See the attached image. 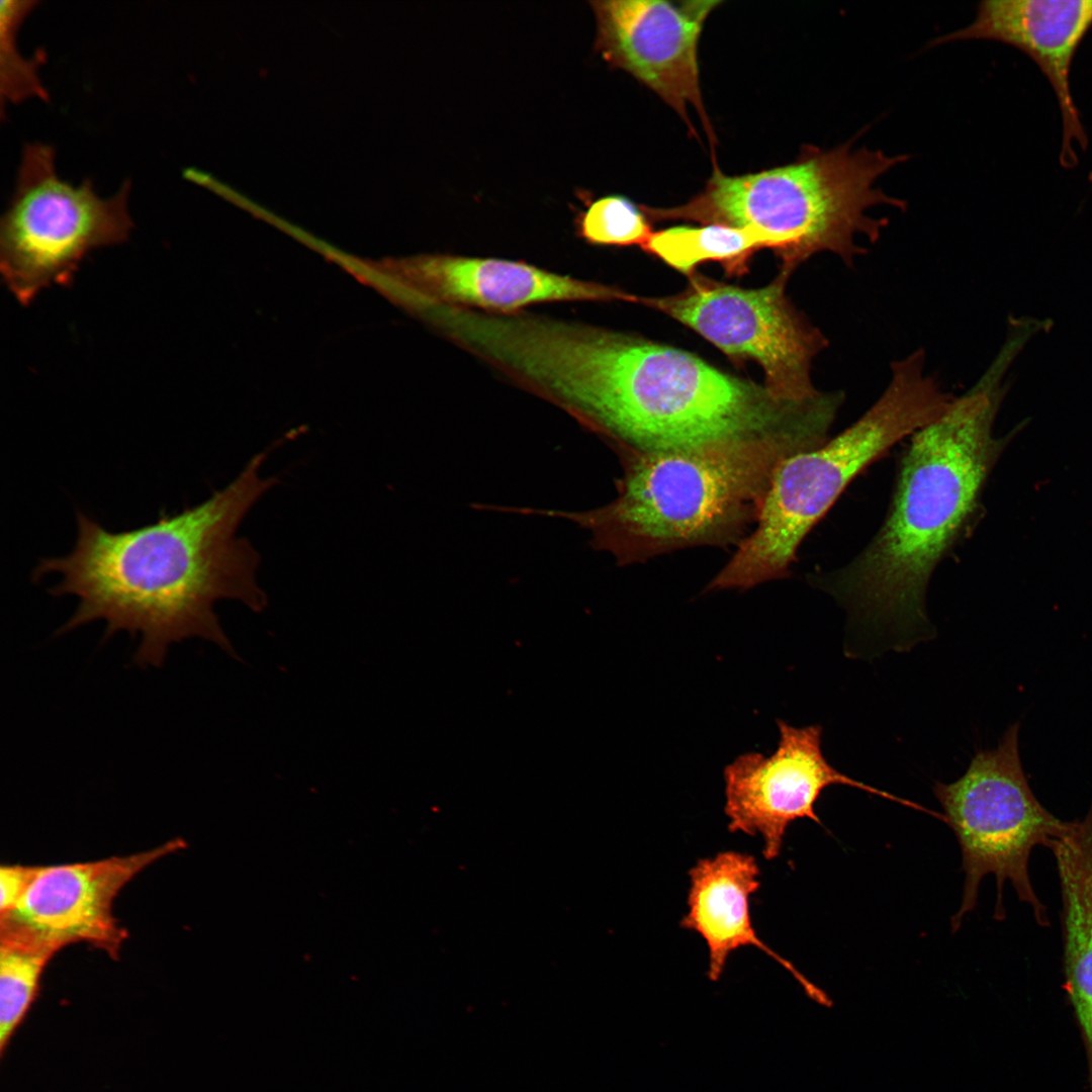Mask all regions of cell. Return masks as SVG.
<instances>
[{
  "instance_id": "cell-2",
  "label": "cell",
  "mask_w": 1092,
  "mask_h": 1092,
  "mask_svg": "<svg viewBox=\"0 0 1092 1092\" xmlns=\"http://www.w3.org/2000/svg\"><path fill=\"white\" fill-rule=\"evenodd\" d=\"M274 443L257 453L223 488L181 511L160 513L157 521L110 531L81 511L72 550L39 560L34 582L57 574L55 597L73 596L77 607L58 633L105 623V637L126 632L138 637L133 663L160 666L170 647L190 638L208 640L234 654L214 611L233 600L254 612L267 607L257 580L260 555L237 535L254 505L278 482L261 468Z\"/></svg>"
},
{
  "instance_id": "cell-7",
  "label": "cell",
  "mask_w": 1092,
  "mask_h": 1092,
  "mask_svg": "<svg viewBox=\"0 0 1092 1092\" xmlns=\"http://www.w3.org/2000/svg\"><path fill=\"white\" fill-rule=\"evenodd\" d=\"M1019 731L1020 722L1011 724L997 747L978 751L959 780L933 787L944 822L959 841L965 872L952 932L976 907L981 882L988 875L996 879V920L1006 917L1003 893L1009 881L1018 899L1031 908L1035 922L1050 925L1046 907L1031 885L1030 853L1036 845L1051 848L1070 831L1073 821L1057 818L1034 796L1020 759Z\"/></svg>"
},
{
  "instance_id": "cell-18",
  "label": "cell",
  "mask_w": 1092,
  "mask_h": 1092,
  "mask_svg": "<svg viewBox=\"0 0 1092 1092\" xmlns=\"http://www.w3.org/2000/svg\"><path fill=\"white\" fill-rule=\"evenodd\" d=\"M57 952L55 948L35 940L0 932L1 1055L34 1002L41 975Z\"/></svg>"
},
{
  "instance_id": "cell-8",
  "label": "cell",
  "mask_w": 1092,
  "mask_h": 1092,
  "mask_svg": "<svg viewBox=\"0 0 1092 1092\" xmlns=\"http://www.w3.org/2000/svg\"><path fill=\"white\" fill-rule=\"evenodd\" d=\"M130 181L100 197L90 179L74 185L61 179L55 150L42 143L23 147L14 192L0 220L2 282L22 305L46 288L69 286L94 250L128 240Z\"/></svg>"
},
{
  "instance_id": "cell-15",
  "label": "cell",
  "mask_w": 1092,
  "mask_h": 1092,
  "mask_svg": "<svg viewBox=\"0 0 1092 1092\" xmlns=\"http://www.w3.org/2000/svg\"><path fill=\"white\" fill-rule=\"evenodd\" d=\"M759 874L754 856L739 851L727 850L699 859L689 871L688 912L680 927L699 933L706 941L710 980L720 979L733 951L753 946L790 972L811 999L829 1006V997L754 930L749 901L760 886Z\"/></svg>"
},
{
  "instance_id": "cell-6",
  "label": "cell",
  "mask_w": 1092,
  "mask_h": 1092,
  "mask_svg": "<svg viewBox=\"0 0 1092 1092\" xmlns=\"http://www.w3.org/2000/svg\"><path fill=\"white\" fill-rule=\"evenodd\" d=\"M952 397L926 374L923 350L893 362L886 389L858 420L778 465L752 531L707 589H748L786 577L805 537L849 483L897 443L937 420Z\"/></svg>"
},
{
  "instance_id": "cell-5",
  "label": "cell",
  "mask_w": 1092,
  "mask_h": 1092,
  "mask_svg": "<svg viewBox=\"0 0 1092 1092\" xmlns=\"http://www.w3.org/2000/svg\"><path fill=\"white\" fill-rule=\"evenodd\" d=\"M853 141L830 150L804 146L791 164L757 173L728 176L714 166L704 190L669 208L640 205L648 219H686L748 230L760 236L792 274L813 255L829 252L847 266L877 242L888 225L869 209L906 202L875 187L880 176L907 155L852 149Z\"/></svg>"
},
{
  "instance_id": "cell-17",
  "label": "cell",
  "mask_w": 1092,
  "mask_h": 1092,
  "mask_svg": "<svg viewBox=\"0 0 1092 1092\" xmlns=\"http://www.w3.org/2000/svg\"><path fill=\"white\" fill-rule=\"evenodd\" d=\"M764 248L766 242L753 232L710 223L655 232L642 250L690 277L709 261L720 263L729 276L744 275L751 257Z\"/></svg>"
},
{
  "instance_id": "cell-13",
  "label": "cell",
  "mask_w": 1092,
  "mask_h": 1092,
  "mask_svg": "<svg viewBox=\"0 0 1092 1092\" xmlns=\"http://www.w3.org/2000/svg\"><path fill=\"white\" fill-rule=\"evenodd\" d=\"M404 299L510 313L546 302H635L617 286L541 268L524 260L426 254L392 267Z\"/></svg>"
},
{
  "instance_id": "cell-21",
  "label": "cell",
  "mask_w": 1092,
  "mask_h": 1092,
  "mask_svg": "<svg viewBox=\"0 0 1092 1092\" xmlns=\"http://www.w3.org/2000/svg\"><path fill=\"white\" fill-rule=\"evenodd\" d=\"M38 869L39 866H1L0 916L9 913L17 905L35 877Z\"/></svg>"
},
{
  "instance_id": "cell-20",
  "label": "cell",
  "mask_w": 1092,
  "mask_h": 1092,
  "mask_svg": "<svg viewBox=\"0 0 1092 1092\" xmlns=\"http://www.w3.org/2000/svg\"><path fill=\"white\" fill-rule=\"evenodd\" d=\"M574 226L575 235L594 246L642 248L653 234L641 207L621 195L586 201L575 215Z\"/></svg>"
},
{
  "instance_id": "cell-3",
  "label": "cell",
  "mask_w": 1092,
  "mask_h": 1092,
  "mask_svg": "<svg viewBox=\"0 0 1092 1092\" xmlns=\"http://www.w3.org/2000/svg\"><path fill=\"white\" fill-rule=\"evenodd\" d=\"M1010 364L997 356L937 420L911 436L878 532L849 562L816 576L856 620L903 636L929 628L931 576L979 517L988 478L1021 429L993 435Z\"/></svg>"
},
{
  "instance_id": "cell-1",
  "label": "cell",
  "mask_w": 1092,
  "mask_h": 1092,
  "mask_svg": "<svg viewBox=\"0 0 1092 1092\" xmlns=\"http://www.w3.org/2000/svg\"><path fill=\"white\" fill-rule=\"evenodd\" d=\"M492 363L620 451L790 434L824 443L843 403L837 391L807 401L783 399L686 350L527 310L500 324Z\"/></svg>"
},
{
  "instance_id": "cell-19",
  "label": "cell",
  "mask_w": 1092,
  "mask_h": 1092,
  "mask_svg": "<svg viewBox=\"0 0 1092 1092\" xmlns=\"http://www.w3.org/2000/svg\"><path fill=\"white\" fill-rule=\"evenodd\" d=\"M38 1L2 0L0 2V91L5 102L18 103L27 98L48 100L49 94L38 76L44 60L42 50L26 59L18 51L17 33L22 21Z\"/></svg>"
},
{
  "instance_id": "cell-9",
  "label": "cell",
  "mask_w": 1092,
  "mask_h": 1092,
  "mask_svg": "<svg viewBox=\"0 0 1092 1092\" xmlns=\"http://www.w3.org/2000/svg\"><path fill=\"white\" fill-rule=\"evenodd\" d=\"M790 276L780 270L765 286L742 288L694 273L680 292L639 296L638 303L686 325L730 359L757 363L778 397L807 401L822 393L811 367L828 340L787 296Z\"/></svg>"
},
{
  "instance_id": "cell-12",
  "label": "cell",
  "mask_w": 1092,
  "mask_h": 1092,
  "mask_svg": "<svg viewBox=\"0 0 1092 1092\" xmlns=\"http://www.w3.org/2000/svg\"><path fill=\"white\" fill-rule=\"evenodd\" d=\"M186 846L175 838L149 850L39 869L17 905L0 916V931L60 950L86 942L116 959L127 937L113 914L121 889L156 860Z\"/></svg>"
},
{
  "instance_id": "cell-4",
  "label": "cell",
  "mask_w": 1092,
  "mask_h": 1092,
  "mask_svg": "<svg viewBox=\"0 0 1092 1092\" xmlns=\"http://www.w3.org/2000/svg\"><path fill=\"white\" fill-rule=\"evenodd\" d=\"M777 435L665 451H620L614 500L567 514L619 564L698 546L738 545L760 513L771 476L786 458L817 448Z\"/></svg>"
},
{
  "instance_id": "cell-16",
  "label": "cell",
  "mask_w": 1092,
  "mask_h": 1092,
  "mask_svg": "<svg viewBox=\"0 0 1092 1092\" xmlns=\"http://www.w3.org/2000/svg\"><path fill=\"white\" fill-rule=\"evenodd\" d=\"M1061 887L1064 989L1086 1049L1092 1092V800L1050 848Z\"/></svg>"
},
{
  "instance_id": "cell-11",
  "label": "cell",
  "mask_w": 1092,
  "mask_h": 1092,
  "mask_svg": "<svg viewBox=\"0 0 1092 1092\" xmlns=\"http://www.w3.org/2000/svg\"><path fill=\"white\" fill-rule=\"evenodd\" d=\"M718 0H599L595 49L612 66L653 90L695 132L688 107L698 111L711 146L716 139L702 100L699 38Z\"/></svg>"
},
{
  "instance_id": "cell-10",
  "label": "cell",
  "mask_w": 1092,
  "mask_h": 1092,
  "mask_svg": "<svg viewBox=\"0 0 1092 1092\" xmlns=\"http://www.w3.org/2000/svg\"><path fill=\"white\" fill-rule=\"evenodd\" d=\"M780 739L769 756L743 753L724 768L725 806L730 832L760 836L766 860L777 858L788 827L807 818L821 825L815 804L831 786H846L903 806L936 815L919 804L880 790L837 770L823 754V729L814 724L795 727L783 720Z\"/></svg>"
},
{
  "instance_id": "cell-14",
  "label": "cell",
  "mask_w": 1092,
  "mask_h": 1092,
  "mask_svg": "<svg viewBox=\"0 0 1092 1092\" xmlns=\"http://www.w3.org/2000/svg\"><path fill=\"white\" fill-rule=\"evenodd\" d=\"M1092 28V0H986L975 20L941 36L934 44L960 39L1000 41L1026 54L1049 81L1060 109V165L1073 169L1088 136L1071 90V68L1077 50Z\"/></svg>"
}]
</instances>
